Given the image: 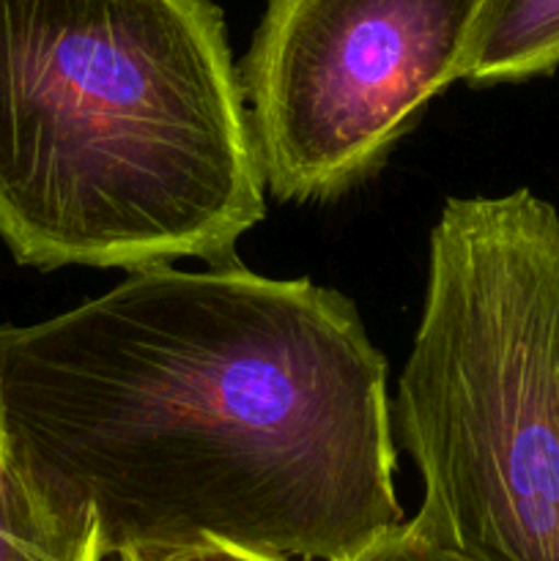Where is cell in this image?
Masks as SVG:
<instances>
[{
    "label": "cell",
    "instance_id": "cell-1",
    "mask_svg": "<svg viewBox=\"0 0 559 561\" xmlns=\"http://www.w3.org/2000/svg\"><path fill=\"white\" fill-rule=\"evenodd\" d=\"M389 403L354 301L236 261L0 327L5 453L104 557L225 540L354 561L403 524Z\"/></svg>",
    "mask_w": 559,
    "mask_h": 561
},
{
    "label": "cell",
    "instance_id": "cell-2",
    "mask_svg": "<svg viewBox=\"0 0 559 561\" xmlns=\"http://www.w3.org/2000/svg\"><path fill=\"white\" fill-rule=\"evenodd\" d=\"M263 214L214 0H0V241L16 263L212 266Z\"/></svg>",
    "mask_w": 559,
    "mask_h": 561
},
{
    "label": "cell",
    "instance_id": "cell-3",
    "mask_svg": "<svg viewBox=\"0 0 559 561\" xmlns=\"http://www.w3.org/2000/svg\"><path fill=\"white\" fill-rule=\"evenodd\" d=\"M422 477L414 535L475 561H559V211L449 197L389 403Z\"/></svg>",
    "mask_w": 559,
    "mask_h": 561
},
{
    "label": "cell",
    "instance_id": "cell-4",
    "mask_svg": "<svg viewBox=\"0 0 559 561\" xmlns=\"http://www.w3.org/2000/svg\"><path fill=\"white\" fill-rule=\"evenodd\" d=\"M480 0H266L239 69L263 184L323 203L370 179L453 82Z\"/></svg>",
    "mask_w": 559,
    "mask_h": 561
},
{
    "label": "cell",
    "instance_id": "cell-5",
    "mask_svg": "<svg viewBox=\"0 0 559 561\" xmlns=\"http://www.w3.org/2000/svg\"><path fill=\"white\" fill-rule=\"evenodd\" d=\"M559 69V0H480L460 58V82L499 85Z\"/></svg>",
    "mask_w": 559,
    "mask_h": 561
},
{
    "label": "cell",
    "instance_id": "cell-6",
    "mask_svg": "<svg viewBox=\"0 0 559 561\" xmlns=\"http://www.w3.org/2000/svg\"><path fill=\"white\" fill-rule=\"evenodd\" d=\"M93 524L66 520L22 480L0 436V561H104Z\"/></svg>",
    "mask_w": 559,
    "mask_h": 561
},
{
    "label": "cell",
    "instance_id": "cell-7",
    "mask_svg": "<svg viewBox=\"0 0 559 561\" xmlns=\"http://www.w3.org/2000/svg\"><path fill=\"white\" fill-rule=\"evenodd\" d=\"M115 561H301L274 553L252 551V548L233 546L225 540H195L181 546H157V548H129L121 551Z\"/></svg>",
    "mask_w": 559,
    "mask_h": 561
},
{
    "label": "cell",
    "instance_id": "cell-8",
    "mask_svg": "<svg viewBox=\"0 0 559 561\" xmlns=\"http://www.w3.org/2000/svg\"><path fill=\"white\" fill-rule=\"evenodd\" d=\"M354 561H475L466 559L460 553L447 551L442 546H433L425 537L414 535V531L403 524L398 529L387 531L384 537H378L370 548L360 553Z\"/></svg>",
    "mask_w": 559,
    "mask_h": 561
}]
</instances>
